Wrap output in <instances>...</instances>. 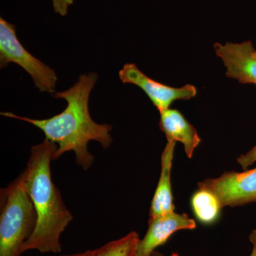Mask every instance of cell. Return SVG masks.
Returning <instances> with one entry per match:
<instances>
[{
  "label": "cell",
  "instance_id": "6da1fadb",
  "mask_svg": "<svg viewBox=\"0 0 256 256\" xmlns=\"http://www.w3.org/2000/svg\"><path fill=\"white\" fill-rule=\"evenodd\" d=\"M98 74H82L73 86L54 97L64 99L67 106L63 112L46 119H32L12 112H1L4 117L24 121L41 130L45 139L57 144L52 160H58L64 153L74 151L77 164L84 170L94 163V156L88 150L89 142L95 140L107 149L112 142V126L96 124L89 112V98L97 82Z\"/></svg>",
  "mask_w": 256,
  "mask_h": 256
},
{
  "label": "cell",
  "instance_id": "7a4b0ae2",
  "mask_svg": "<svg viewBox=\"0 0 256 256\" xmlns=\"http://www.w3.org/2000/svg\"><path fill=\"white\" fill-rule=\"evenodd\" d=\"M57 146L44 139L32 146L31 154L22 174L25 186L36 212V225L24 242L22 252L36 250L42 254L62 252L60 237L73 220L64 204L60 192L53 182L50 161Z\"/></svg>",
  "mask_w": 256,
  "mask_h": 256
},
{
  "label": "cell",
  "instance_id": "3957f363",
  "mask_svg": "<svg viewBox=\"0 0 256 256\" xmlns=\"http://www.w3.org/2000/svg\"><path fill=\"white\" fill-rule=\"evenodd\" d=\"M0 256H20L36 225V212L22 173L0 192Z\"/></svg>",
  "mask_w": 256,
  "mask_h": 256
},
{
  "label": "cell",
  "instance_id": "277c9868",
  "mask_svg": "<svg viewBox=\"0 0 256 256\" xmlns=\"http://www.w3.org/2000/svg\"><path fill=\"white\" fill-rule=\"evenodd\" d=\"M10 63L18 64L30 74L40 92L55 94L58 80L54 69L32 55L22 44L16 34V28L0 18V68Z\"/></svg>",
  "mask_w": 256,
  "mask_h": 256
},
{
  "label": "cell",
  "instance_id": "5b68a950",
  "mask_svg": "<svg viewBox=\"0 0 256 256\" xmlns=\"http://www.w3.org/2000/svg\"><path fill=\"white\" fill-rule=\"evenodd\" d=\"M198 190L212 192L222 208L256 202V168L242 172L229 171L198 184Z\"/></svg>",
  "mask_w": 256,
  "mask_h": 256
},
{
  "label": "cell",
  "instance_id": "8992f818",
  "mask_svg": "<svg viewBox=\"0 0 256 256\" xmlns=\"http://www.w3.org/2000/svg\"><path fill=\"white\" fill-rule=\"evenodd\" d=\"M118 76L124 84L140 88L160 112L169 109L175 100H190L197 94L196 88L190 84L181 88H172L156 82L144 75L134 64H124Z\"/></svg>",
  "mask_w": 256,
  "mask_h": 256
},
{
  "label": "cell",
  "instance_id": "52a82bcc",
  "mask_svg": "<svg viewBox=\"0 0 256 256\" xmlns=\"http://www.w3.org/2000/svg\"><path fill=\"white\" fill-rule=\"evenodd\" d=\"M196 222L186 214L169 213L150 217L146 233L138 244V256H150L175 232L196 228Z\"/></svg>",
  "mask_w": 256,
  "mask_h": 256
},
{
  "label": "cell",
  "instance_id": "ba28073f",
  "mask_svg": "<svg viewBox=\"0 0 256 256\" xmlns=\"http://www.w3.org/2000/svg\"><path fill=\"white\" fill-rule=\"evenodd\" d=\"M216 54L227 68L226 76L240 84L256 85V50L252 42L214 45Z\"/></svg>",
  "mask_w": 256,
  "mask_h": 256
},
{
  "label": "cell",
  "instance_id": "9c48e42d",
  "mask_svg": "<svg viewBox=\"0 0 256 256\" xmlns=\"http://www.w3.org/2000/svg\"><path fill=\"white\" fill-rule=\"evenodd\" d=\"M160 128L168 140L182 143L186 156L192 159L201 139L196 130L188 122L182 114L175 109H168L160 112Z\"/></svg>",
  "mask_w": 256,
  "mask_h": 256
},
{
  "label": "cell",
  "instance_id": "30bf717a",
  "mask_svg": "<svg viewBox=\"0 0 256 256\" xmlns=\"http://www.w3.org/2000/svg\"><path fill=\"white\" fill-rule=\"evenodd\" d=\"M176 142L168 140L162 154L161 172L152 200L150 217L164 214L175 210L172 192L171 173Z\"/></svg>",
  "mask_w": 256,
  "mask_h": 256
},
{
  "label": "cell",
  "instance_id": "8fae6325",
  "mask_svg": "<svg viewBox=\"0 0 256 256\" xmlns=\"http://www.w3.org/2000/svg\"><path fill=\"white\" fill-rule=\"evenodd\" d=\"M139 235L132 232L122 238L112 240L98 248L60 256H138Z\"/></svg>",
  "mask_w": 256,
  "mask_h": 256
},
{
  "label": "cell",
  "instance_id": "7c38bea8",
  "mask_svg": "<svg viewBox=\"0 0 256 256\" xmlns=\"http://www.w3.org/2000/svg\"><path fill=\"white\" fill-rule=\"evenodd\" d=\"M191 202L194 214L201 223L210 224L218 218L222 207L212 192L198 190L194 194Z\"/></svg>",
  "mask_w": 256,
  "mask_h": 256
},
{
  "label": "cell",
  "instance_id": "4fadbf2b",
  "mask_svg": "<svg viewBox=\"0 0 256 256\" xmlns=\"http://www.w3.org/2000/svg\"><path fill=\"white\" fill-rule=\"evenodd\" d=\"M237 162L242 166V169L246 170L249 166L254 164L256 162V146H254L250 151L248 152L246 154H242Z\"/></svg>",
  "mask_w": 256,
  "mask_h": 256
},
{
  "label": "cell",
  "instance_id": "5bb4252c",
  "mask_svg": "<svg viewBox=\"0 0 256 256\" xmlns=\"http://www.w3.org/2000/svg\"><path fill=\"white\" fill-rule=\"evenodd\" d=\"M52 3L55 12L65 16L68 13L69 6L73 4L74 0H52Z\"/></svg>",
  "mask_w": 256,
  "mask_h": 256
},
{
  "label": "cell",
  "instance_id": "9a60e30c",
  "mask_svg": "<svg viewBox=\"0 0 256 256\" xmlns=\"http://www.w3.org/2000/svg\"><path fill=\"white\" fill-rule=\"evenodd\" d=\"M249 240L252 244V250L249 256H256V228L254 229L249 235Z\"/></svg>",
  "mask_w": 256,
  "mask_h": 256
},
{
  "label": "cell",
  "instance_id": "2e32d148",
  "mask_svg": "<svg viewBox=\"0 0 256 256\" xmlns=\"http://www.w3.org/2000/svg\"><path fill=\"white\" fill-rule=\"evenodd\" d=\"M150 256H164L161 252H156V250H154V252H152Z\"/></svg>",
  "mask_w": 256,
  "mask_h": 256
},
{
  "label": "cell",
  "instance_id": "e0dca14e",
  "mask_svg": "<svg viewBox=\"0 0 256 256\" xmlns=\"http://www.w3.org/2000/svg\"><path fill=\"white\" fill-rule=\"evenodd\" d=\"M172 256H178V254H176V252H173V254H172Z\"/></svg>",
  "mask_w": 256,
  "mask_h": 256
}]
</instances>
